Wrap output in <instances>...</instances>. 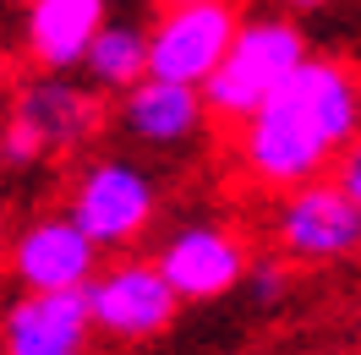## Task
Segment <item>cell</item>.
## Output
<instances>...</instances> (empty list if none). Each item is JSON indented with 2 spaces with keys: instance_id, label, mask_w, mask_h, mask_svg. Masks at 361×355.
Here are the masks:
<instances>
[{
  "instance_id": "1",
  "label": "cell",
  "mask_w": 361,
  "mask_h": 355,
  "mask_svg": "<svg viewBox=\"0 0 361 355\" xmlns=\"http://www.w3.org/2000/svg\"><path fill=\"white\" fill-rule=\"evenodd\" d=\"M361 137V71L334 55H307L279 88L241 120L235 158L263 192L323 180Z\"/></svg>"
},
{
  "instance_id": "2",
  "label": "cell",
  "mask_w": 361,
  "mask_h": 355,
  "mask_svg": "<svg viewBox=\"0 0 361 355\" xmlns=\"http://www.w3.org/2000/svg\"><path fill=\"white\" fill-rule=\"evenodd\" d=\"M99 120H104V104L82 82H71L66 71H44L11 99V115L0 126V164L27 170L55 154H71L99 132Z\"/></svg>"
},
{
  "instance_id": "3",
  "label": "cell",
  "mask_w": 361,
  "mask_h": 355,
  "mask_svg": "<svg viewBox=\"0 0 361 355\" xmlns=\"http://www.w3.org/2000/svg\"><path fill=\"white\" fill-rule=\"evenodd\" d=\"M307 55H312V49H307V33H301L290 17H247L241 33H235V44H230V55L219 61V71L203 82L208 115L241 126Z\"/></svg>"
},
{
  "instance_id": "4",
  "label": "cell",
  "mask_w": 361,
  "mask_h": 355,
  "mask_svg": "<svg viewBox=\"0 0 361 355\" xmlns=\"http://www.w3.org/2000/svg\"><path fill=\"white\" fill-rule=\"evenodd\" d=\"M66 213L104 251H126L159 219V180L132 158H93L88 170L71 180Z\"/></svg>"
},
{
  "instance_id": "5",
  "label": "cell",
  "mask_w": 361,
  "mask_h": 355,
  "mask_svg": "<svg viewBox=\"0 0 361 355\" xmlns=\"http://www.w3.org/2000/svg\"><path fill=\"white\" fill-rule=\"evenodd\" d=\"M241 33L235 0H164L148 27V71L203 88Z\"/></svg>"
},
{
  "instance_id": "6",
  "label": "cell",
  "mask_w": 361,
  "mask_h": 355,
  "mask_svg": "<svg viewBox=\"0 0 361 355\" xmlns=\"http://www.w3.org/2000/svg\"><path fill=\"white\" fill-rule=\"evenodd\" d=\"M274 246L290 263H345L361 251V202L339 180H307L279 202Z\"/></svg>"
},
{
  "instance_id": "7",
  "label": "cell",
  "mask_w": 361,
  "mask_h": 355,
  "mask_svg": "<svg viewBox=\"0 0 361 355\" xmlns=\"http://www.w3.org/2000/svg\"><path fill=\"white\" fill-rule=\"evenodd\" d=\"M88 311H93V328L115 339V344H142L176 323L180 295L176 285L164 279L159 263H110L88 279Z\"/></svg>"
},
{
  "instance_id": "8",
  "label": "cell",
  "mask_w": 361,
  "mask_h": 355,
  "mask_svg": "<svg viewBox=\"0 0 361 355\" xmlns=\"http://www.w3.org/2000/svg\"><path fill=\"white\" fill-rule=\"evenodd\" d=\"M154 263L164 268V279L176 285L180 301H219V295H230L235 285L252 279L247 241L230 224H214V219H192L170 230L164 246L154 251Z\"/></svg>"
},
{
  "instance_id": "9",
  "label": "cell",
  "mask_w": 361,
  "mask_h": 355,
  "mask_svg": "<svg viewBox=\"0 0 361 355\" xmlns=\"http://www.w3.org/2000/svg\"><path fill=\"white\" fill-rule=\"evenodd\" d=\"M99 251L71 213H39L11 235L6 268L23 289H88V279L99 273Z\"/></svg>"
},
{
  "instance_id": "10",
  "label": "cell",
  "mask_w": 361,
  "mask_h": 355,
  "mask_svg": "<svg viewBox=\"0 0 361 355\" xmlns=\"http://www.w3.org/2000/svg\"><path fill=\"white\" fill-rule=\"evenodd\" d=\"M93 333L88 289H23L0 311V355H82Z\"/></svg>"
},
{
  "instance_id": "11",
  "label": "cell",
  "mask_w": 361,
  "mask_h": 355,
  "mask_svg": "<svg viewBox=\"0 0 361 355\" xmlns=\"http://www.w3.org/2000/svg\"><path fill=\"white\" fill-rule=\"evenodd\" d=\"M214 120L208 115V99L203 88H192V82H170V77H142L137 88L121 93V126L132 142L142 148H154V154H180V148H192L203 126Z\"/></svg>"
},
{
  "instance_id": "12",
  "label": "cell",
  "mask_w": 361,
  "mask_h": 355,
  "mask_svg": "<svg viewBox=\"0 0 361 355\" xmlns=\"http://www.w3.org/2000/svg\"><path fill=\"white\" fill-rule=\"evenodd\" d=\"M110 23L104 0H27L23 49L39 71H77Z\"/></svg>"
},
{
  "instance_id": "13",
  "label": "cell",
  "mask_w": 361,
  "mask_h": 355,
  "mask_svg": "<svg viewBox=\"0 0 361 355\" xmlns=\"http://www.w3.org/2000/svg\"><path fill=\"white\" fill-rule=\"evenodd\" d=\"M82 71H88V82L99 93H126V88H137V82L148 77V33L132 27V23H104V33L93 39Z\"/></svg>"
},
{
  "instance_id": "14",
  "label": "cell",
  "mask_w": 361,
  "mask_h": 355,
  "mask_svg": "<svg viewBox=\"0 0 361 355\" xmlns=\"http://www.w3.org/2000/svg\"><path fill=\"white\" fill-rule=\"evenodd\" d=\"M334 180H339V186H345V192H350V197L361 202V137L350 142V148H345V154H339V164H334Z\"/></svg>"
},
{
  "instance_id": "15",
  "label": "cell",
  "mask_w": 361,
  "mask_h": 355,
  "mask_svg": "<svg viewBox=\"0 0 361 355\" xmlns=\"http://www.w3.org/2000/svg\"><path fill=\"white\" fill-rule=\"evenodd\" d=\"M252 295H257V301H279V295H285V268H274V263L252 268Z\"/></svg>"
},
{
  "instance_id": "16",
  "label": "cell",
  "mask_w": 361,
  "mask_h": 355,
  "mask_svg": "<svg viewBox=\"0 0 361 355\" xmlns=\"http://www.w3.org/2000/svg\"><path fill=\"white\" fill-rule=\"evenodd\" d=\"M279 6H285V11H323L329 0H279Z\"/></svg>"
},
{
  "instance_id": "17",
  "label": "cell",
  "mask_w": 361,
  "mask_h": 355,
  "mask_svg": "<svg viewBox=\"0 0 361 355\" xmlns=\"http://www.w3.org/2000/svg\"><path fill=\"white\" fill-rule=\"evenodd\" d=\"M6 251H11V241H6V208H0V263H6Z\"/></svg>"
},
{
  "instance_id": "18",
  "label": "cell",
  "mask_w": 361,
  "mask_h": 355,
  "mask_svg": "<svg viewBox=\"0 0 361 355\" xmlns=\"http://www.w3.org/2000/svg\"><path fill=\"white\" fill-rule=\"evenodd\" d=\"M23 6H27V0H23Z\"/></svg>"
}]
</instances>
